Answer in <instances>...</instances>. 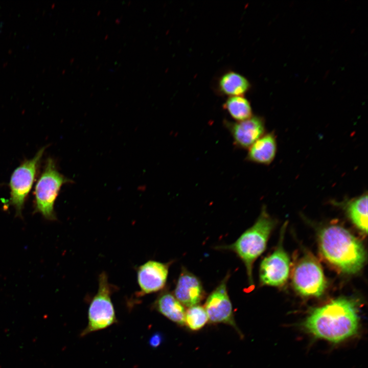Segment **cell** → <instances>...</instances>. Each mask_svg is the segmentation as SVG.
Here are the masks:
<instances>
[{"mask_svg": "<svg viewBox=\"0 0 368 368\" xmlns=\"http://www.w3.org/2000/svg\"><path fill=\"white\" fill-rule=\"evenodd\" d=\"M358 323L355 302L338 298L312 310L304 327L317 338L337 343L355 334Z\"/></svg>", "mask_w": 368, "mask_h": 368, "instance_id": "6da1fadb", "label": "cell"}, {"mask_svg": "<svg viewBox=\"0 0 368 368\" xmlns=\"http://www.w3.org/2000/svg\"><path fill=\"white\" fill-rule=\"evenodd\" d=\"M319 247L324 259L345 273L357 272L365 260V252L362 243L350 232L339 225H329L320 231Z\"/></svg>", "mask_w": 368, "mask_h": 368, "instance_id": "7a4b0ae2", "label": "cell"}, {"mask_svg": "<svg viewBox=\"0 0 368 368\" xmlns=\"http://www.w3.org/2000/svg\"><path fill=\"white\" fill-rule=\"evenodd\" d=\"M274 220L265 208L255 223L246 230L233 243L216 247L234 252L244 263L249 285L254 286L252 277L253 264L264 251L269 235L274 227Z\"/></svg>", "mask_w": 368, "mask_h": 368, "instance_id": "3957f363", "label": "cell"}, {"mask_svg": "<svg viewBox=\"0 0 368 368\" xmlns=\"http://www.w3.org/2000/svg\"><path fill=\"white\" fill-rule=\"evenodd\" d=\"M71 181L58 171L54 160L48 158L35 187L34 212L48 220H56L55 202L62 185Z\"/></svg>", "mask_w": 368, "mask_h": 368, "instance_id": "277c9868", "label": "cell"}, {"mask_svg": "<svg viewBox=\"0 0 368 368\" xmlns=\"http://www.w3.org/2000/svg\"><path fill=\"white\" fill-rule=\"evenodd\" d=\"M115 287L109 282L107 274L101 272L98 278V289L91 300L88 310V324L81 333L86 335L106 328L117 321L111 295Z\"/></svg>", "mask_w": 368, "mask_h": 368, "instance_id": "5b68a950", "label": "cell"}, {"mask_svg": "<svg viewBox=\"0 0 368 368\" xmlns=\"http://www.w3.org/2000/svg\"><path fill=\"white\" fill-rule=\"evenodd\" d=\"M295 290L304 296H319L327 282L319 263L312 255H305L296 264L292 273Z\"/></svg>", "mask_w": 368, "mask_h": 368, "instance_id": "8992f818", "label": "cell"}, {"mask_svg": "<svg viewBox=\"0 0 368 368\" xmlns=\"http://www.w3.org/2000/svg\"><path fill=\"white\" fill-rule=\"evenodd\" d=\"M45 147L40 148L34 156L25 160L12 173L9 186L10 190V204L15 209L17 216L21 217L26 199L35 179L40 161Z\"/></svg>", "mask_w": 368, "mask_h": 368, "instance_id": "52a82bcc", "label": "cell"}, {"mask_svg": "<svg viewBox=\"0 0 368 368\" xmlns=\"http://www.w3.org/2000/svg\"><path fill=\"white\" fill-rule=\"evenodd\" d=\"M281 229L279 245L275 250L262 261L259 269L261 285L282 286L287 282L290 273V261L283 246L285 226Z\"/></svg>", "mask_w": 368, "mask_h": 368, "instance_id": "ba28073f", "label": "cell"}, {"mask_svg": "<svg viewBox=\"0 0 368 368\" xmlns=\"http://www.w3.org/2000/svg\"><path fill=\"white\" fill-rule=\"evenodd\" d=\"M229 278V274L228 273L209 295L204 308L210 322L229 325L239 333L235 321L233 306L227 292V283Z\"/></svg>", "mask_w": 368, "mask_h": 368, "instance_id": "9c48e42d", "label": "cell"}, {"mask_svg": "<svg viewBox=\"0 0 368 368\" xmlns=\"http://www.w3.org/2000/svg\"><path fill=\"white\" fill-rule=\"evenodd\" d=\"M171 262L149 260L137 269V281L140 287L137 296L157 292L165 287Z\"/></svg>", "mask_w": 368, "mask_h": 368, "instance_id": "30bf717a", "label": "cell"}, {"mask_svg": "<svg viewBox=\"0 0 368 368\" xmlns=\"http://www.w3.org/2000/svg\"><path fill=\"white\" fill-rule=\"evenodd\" d=\"M225 126L230 132L234 145L242 149L249 148L263 134L264 122L259 117L237 122H226Z\"/></svg>", "mask_w": 368, "mask_h": 368, "instance_id": "8fae6325", "label": "cell"}, {"mask_svg": "<svg viewBox=\"0 0 368 368\" xmlns=\"http://www.w3.org/2000/svg\"><path fill=\"white\" fill-rule=\"evenodd\" d=\"M174 295L183 306L189 308L198 305L204 298L205 292L200 279L182 267Z\"/></svg>", "mask_w": 368, "mask_h": 368, "instance_id": "7c38bea8", "label": "cell"}, {"mask_svg": "<svg viewBox=\"0 0 368 368\" xmlns=\"http://www.w3.org/2000/svg\"><path fill=\"white\" fill-rule=\"evenodd\" d=\"M153 308L160 314L177 324H185L186 310L174 294L168 290L162 291L153 303Z\"/></svg>", "mask_w": 368, "mask_h": 368, "instance_id": "4fadbf2b", "label": "cell"}, {"mask_svg": "<svg viewBox=\"0 0 368 368\" xmlns=\"http://www.w3.org/2000/svg\"><path fill=\"white\" fill-rule=\"evenodd\" d=\"M277 151V143L271 133L262 136L249 148L246 159L261 164H269L273 159Z\"/></svg>", "mask_w": 368, "mask_h": 368, "instance_id": "5bb4252c", "label": "cell"}, {"mask_svg": "<svg viewBox=\"0 0 368 368\" xmlns=\"http://www.w3.org/2000/svg\"><path fill=\"white\" fill-rule=\"evenodd\" d=\"M348 215L353 223L362 232H367V195L363 194L350 201L347 206Z\"/></svg>", "mask_w": 368, "mask_h": 368, "instance_id": "9a60e30c", "label": "cell"}, {"mask_svg": "<svg viewBox=\"0 0 368 368\" xmlns=\"http://www.w3.org/2000/svg\"><path fill=\"white\" fill-rule=\"evenodd\" d=\"M249 87L247 80L235 72L226 73L219 81V87L221 91L232 96H241L248 89Z\"/></svg>", "mask_w": 368, "mask_h": 368, "instance_id": "2e32d148", "label": "cell"}, {"mask_svg": "<svg viewBox=\"0 0 368 368\" xmlns=\"http://www.w3.org/2000/svg\"><path fill=\"white\" fill-rule=\"evenodd\" d=\"M224 107L237 121H244L252 117V110L249 102L241 96L229 98L225 102Z\"/></svg>", "mask_w": 368, "mask_h": 368, "instance_id": "e0dca14e", "label": "cell"}, {"mask_svg": "<svg viewBox=\"0 0 368 368\" xmlns=\"http://www.w3.org/2000/svg\"><path fill=\"white\" fill-rule=\"evenodd\" d=\"M208 316L204 307L197 305L190 307L186 311L185 324L193 331H197L204 326Z\"/></svg>", "mask_w": 368, "mask_h": 368, "instance_id": "ac0fdd59", "label": "cell"}, {"mask_svg": "<svg viewBox=\"0 0 368 368\" xmlns=\"http://www.w3.org/2000/svg\"><path fill=\"white\" fill-rule=\"evenodd\" d=\"M163 339V336L160 333H155L150 338L149 344L152 348H157L162 343Z\"/></svg>", "mask_w": 368, "mask_h": 368, "instance_id": "d6986e66", "label": "cell"}]
</instances>
